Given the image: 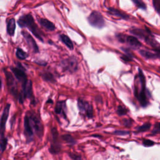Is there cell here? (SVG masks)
I'll use <instances>...</instances> for the list:
<instances>
[{
    "mask_svg": "<svg viewBox=\"0 0 160 160\" xmlns=\"http://www.w3.org/2000/svg\"><path fill=\"white\" fill-rule=\"evenodd\" d=\"M142 144L146 147H150V146H153L154 142L150 139H144L142 141Z\"/></svg>",
    "mask_w": 160,
    "mask_h": 160,
    "instance_id": "cell-31",
    "label": "cell"
},
{
    "mask_svg": "<svg viewBox=\"0 0 160 160\" xmlns=\"http://www.w3.org/2000/svg\"><path fill=\"white\" fill-rule=\"evenodd\" d=\"M89 23L93 27L102 28L104 26V20L102 14L96 11H92L88 17Z\"/></svg>",
    "mask_w": 160,
    "mask_h": 160,
    "instance_id": "cell-6",
    "label": "cell"
},
{
    "mask_svg": "<svg viewBox=\"0 0 160 160\" xmlns=\"http://www.w3.org/2000/svg\"><path fill=\"white\" fill-rule=\"evenodd\" d=\"M134 4L139 8L142 9H146V4L141 1V0H132Z\"/></svg>",
    "mask_w": 160,
    "mask_h": 160,
    "instance_id": "cell-27",
    "label": "cell"
},
{
    "mask_svg": "<svg viewBox=\"0 0 160 160\" xmlns=\"http://www.w3.org/2000/svg\"><path fill=\"white\" fill-rule=\"evenodd\" d=\"M152 133L153 134H155L157 133H160V122L156 124V125L154 126V128L152 130Z\"/></svg>",
    "mask_w": 160,
    "mask_h": 160,
    "instance_id": "cell-32",
    "label": "cell"
},
{
    "mask_svg": "<svg viewBox=\"0 0 160 160\" xmlns=\"http://www.w3.org/2000/svg\"><path fill=\"white\" fill-rule=\"evenodd\" d=\"M11 104H7L3 110L1 118V137H4V132L6 128V123L9 116V109H10Z\"/></svg>",
    "mask_w": 160,
    "mask_h": 160,
    "instance_id": "cell-13",
    "label": "cell"
},
{
    "mask_svg": "<svg viewBox=\"0 0 160 160\" xmlns=\"http://www.w3.org/2000/svg\"><path fill=\"white\" fill-rule=\"evenodd\" d=\"M41 76L42 78L46 81H49L51 82H55V79L53 76V75L49 72H43L41 74Z\"/></svg>",
    "mask_w": 160,
    "mask_h": 160,
    "instance_id": "cell-23",
    "label": "cell"
},
{
    "mask_svg": "<svg viewBox=\"0 0 160 160\" xmlns=\"http://www.w3.org/2000/svg\"><path fill=\"white\" fill-rule=\"evenodd\" d=\"M138 78L140 82V89L137 87H134V96L139 101L142 107H146L148 103L146 93V81L145 78L141 69H139Z\"/></svg>",
    "mask_w": 160,
    "mask_h": 160,
    "instance_id": "cell-2",
    "label": "cell"
},
{
    "mask_svg": "<svg viewBox=\"0 0 160 160\" xmlns=\"http://www.w3.org/2000/svg\"><path fill=\"white\" fill-rule=\"evenodd\" d=\"M7 143H8V139L4 137H1V152H2L3 151H4V150L6 148V146H7Z\"/></svg>",
    "mask_w": 160,
    "mask_h": 160,
    "instance_id": "cell-26",
    "label": "cell"
},
{
    "mask_svg": "<svg viewBox=\"0 0 160 160\" xmlns=\"http://www.w3.org/2000/svg\"><path fill=\"white\" fill-rule=\"evenodd\" d=\"M32 82L31 80H28L25 84L22 85V91L20 92V96L18 99L20 103H23L25 99L31 98L32 95Z\"/></svg>",
    "mask_w": 160,
    "mask_h": 160,
    "instance_id": "cell-8",
    "label": "cell"
},
{
    "mask_svg": "<svg viewBox=\"0 0 160 160\" xmlns=\"http://www.w3.org/2000/svg\"><path fill=\"white\" fill-rule=\"evenodd\" d=\"M61 149V145L59 141L58 133L56 128H52L51 131V140L49 151L52 154H58Z\"/></svg>",
    "mask_w": 160,
    "mask_h": 160,
    "instance_id": "cell-5",
    "label": "cell"
},
{
    "mask_svg": "<svg viewBox=\"0 0 160 160\" xmlns=\"http://www.w3.org/2000/svg\"><path fill=\"white\" fill-rule=\"evenodd\" d=\"M122 123L124 126H131L132 125V121L131 120V119H124L122 120Z\"/></svg>",
    "mask_w": 160,
    "mask_h": 160,
    "instance_id": "cell-33",
    "label": "cell"
},
{
    "mask_svg": "<svg viewBox=\"0 0 160 160\" xmlns=\"http://www.w3.org/2000/svg\"><path fill=\"white\" fill-rule=\"evenodd\" d=\"M109 13L113 16H115L116 17H118L124 19H128L129 18V16L127 14L112 8H109Z\"/></svg>",
    "mask_w": 160,
    "mask_h": 160,
    "instance_id": "cell-19",
    "label": "cell"
},
{
    "mask_svg": "<svg viewBox=\"0 0 160 160\" xmlns=\"http://www.w3.org/2000/svg\"><path fill=\"white\" fill-rule=\"evenodd\" d=\"M154 51L156 52V54L158 55V58L160 59V46L156 48H154Z\"/></svg>",
    "mask_w": 160,
    "mask_h": 160,
    "instance_id": "cell-35",
    "label": "cell"
},
{
    "mask_svg": "<svg viewBox=\"0 0 160 160\" xmlns=\"http://www.w3.org/2000/svg\"><path fill=\"white\" fill-rule=\"evenodd\" d=\"M152 4L156 12L160 14V0H152Z\"/></svg>",
    "mask_w": 160,
    "mask_h": 160,
    "instance_id": "cell-29",
    "label": "cell"
},
{
    "mask_svg": "<svg viewBox=\"0 0 160 160\" xmlns=\"http://www.w3.org/2000/svg\"><path fill=\"white\" fill-rule=\"evenodd\" d=\"M78 107L82 114H84L89 118L92 117L93 111L92 105L86 100L79 98L78 101Z\"/></svg>",
    "mask_w": 160,
    "mask_h": 160,
    "instance_id": "cell-7",
    "label": "cell"
},
{
    "mask_svg": "<svg viewBox=\"0 0 160 160\" xmlns=\"http://www.w3.org/2000/svg\"><path fill=\"white\" fill-rule=\"evenodd\" d=\"M130 32L134 35L135 36L140 38V39H143L144 40L146 39V38L151 34V32L149 31L148 29L146 28V31H144L143 29H139V28H132V29L130 30Z\"/></svg>",
    "mask_w": 160,
    "mask_h": 160,
    "instance_id": "cell-14",
    "label": "cell"
},
{
    "mask_svg": "<svg viewBox=\"0 0 160 160\" xmlns=\"http://www.w3.org/2000/svg\"><path fill=\"white\" fill-rule=\"evenodd\" d=\"M16 57L21 60H24L26 59L28 57V54L21 48L17 49L16 51Z\"/></svg>",
    "mask_w": 160,
    "mask_h": 160,
    "instance_id": "cell-24",
    "label": "cell"
},
{
    "mask_svg": "<svg viewBox=\"0 0 160 160\" xmlns=\"http://www.w3.org/2000/svg\"><path fill=\"white\" fill-rule=\"evenodd\" d=\"M11 69L14 75L15 76V78L20 82H21L22 85L27 82L28 79H27L26 74L23 70V68L22 67V66H20V68H11Z\"/></svg>",
    "mask_w": 160,
    "mask_h": 160,
    "instance_id": "cell-12",
    "label": "cell"
},
{
    "mask_svg": "<svg viewBox=\"0 0 160 160\" xmlns=\"http://www.w3.org/2000/svg\"><path fill=\"white\" fill-rule=\"evenodd\" d=\"M4 74L6 76V79L8 88V89H9L10 93L12 96H14V98L19 99V96H20V92H18L17 83L15 81V79L14 78L13 76L9 72H8L7 70L4 69Z\"/></svg>",
    "mask_w": 160,
    "mask_h": 160,
    "instance_id": "cell-3",
    "label": "cell"
},
{
    "mask_svg": "<svg viewBox=\"0 0 160 160\" xmlns=\"http://www.w3.org/2000/svg\"><path fill=\"white\" fill-rule=\"evenodd\" d=\"M24 134H25L26 140L28 142H30L31 141H32L33 138L34 131L30 122L29 118L27 114L24 117Z\"/></svg>",
    "mask_w": 160,
    "mask_h": 160,
    "instance_id": "cell-9",
    "label": "cell"
},
{
    "mask_svg": "<svg viewBox=\"0 0 160 160\" xmlns=\"http://www.w3.org/2000/svg\"><path fill=\"white\" fill-rule=\"evenodd\" d=\"M21 34H22L23 38H24V39L26 40L29 47L33 51V52L35 53L38 52L39 48H38L35 40L32 38V36L26 31H22Z\"/></svg>",
    "mask_w": 160,
    "mask_h": 160,
    "instance_id": "cell-11",
    "label": "cell"
},
{
    "mask_svg": "<svg viewBox=\"0 0 160 160\" xmlns=\"http://www.w3.org/2000/svg\"><path fill=\"white\" fill-rule=\"evenodd\" d=\"M139 54L146 59H156L158 58V55L156 53L152 52L146 50L139 51Z\"/></svg>",
    "mask_w": 160,
    "mask_h": 160,
    "instance_id": "cell-21",
    "label": "cell"
},
{
    "mask_svg": "<svg viewBox=\"0 0 160 160\" xmlns=\"http://www.w3.org/2000/svg\"><path fill=\"white\" fill-rule=\"evenodd\" d=\"M117 113H118V114L119 115V116H123V115H125V114H127V112H128V110L125 108H124V107H122V106H121V105H119L118 107V109H117Z\"/></svg>",
    "mask_w": 160,
    "mask_h": 160,
    "instance_id": "cell-28",
    "label": "cell"
},
{
    "mask_svg": "<svg viewBox=\"0 0 160 160\" xmlns=\"http://www.w3.org/2000/svg\"><path fill=\"white\" fill-rule=\"evenodd\" d=\"M62 139L66 142L70 146H73L76 143V140L73 138V137L69 134H63L61 136Z\"/></svg>",
    "mask_w": 160,
    "mask_h": 160,
    "instance_id": "cell-22",
    "label": "cell"
},
{
    "mask_svg": "<svg viewBox=\"0 0 160 160\" xmlns=\"http://www.w3.org/2000/svg\"><path fill=\"white\" fill-rule=\"evenodd\" d=\"M39 22L41 25V26H42L43 28H44L46 29L48 31H54L55 29L54 24L52 22L49 21L46 19L41 18L39 20Z\"/></svg>",
    "mask_w": 160,
    "mask_h": 160,
    "instance_id": "cell-17",
    "label": "cell"
},
{
    "mask_svg": "<svg viewBox=\"0 0 160 160\" xmlns=\"http://www.w3.org/2000/svg\"><path fill=\"white\" fill-rule=\"evenodd\" d=\"M69 156L72 159H81V156L77 155V154H76L74 153H69Z\"/></svg>",
    "mask_w": 160,
    "mask_h": 160,
    "instance_id": "cell-34",
    "label": "cell"
},
{
    "mask_svg": "<svg viewBox=\"0 0 160 160\" xmlns=\"http://www.w3.org/2000/svg\"><path fill=\"white\" fill-rule=\"evenodd\" d=\"M27 115L29 118L30 122L31 124V126L33 128L35 134L39 137L41 136L42 135L43 127L40 120V118L35 113L33 112H29V114Z\"/></svg>",
    "mask_w": 160,
    "mask_h": 160,
    "instance_id": "cell-4",
    "label": "cell"
},
{
    "mask_svg": "<svg viewBox=\"0 0 160 160\" xmlns=\"http://www.w3.org/2000/svg\"><path fill=\"white\" fill-rule=\"evenodd\" d=\"M126 41L129 45V46L134 49H138L141 46L140 41L134 36H128L126 37Z\"/></svg>",
    "mask_w": 160,
    "mask_h": 160,
    "instance_id": "cell-16",
    "label": "cell"
},
{
    "mask_svg": "<svg viewBox=\"0 0 160 160\" xmlns=\"http://www.w3.org/2000/svg\"><path fill=\"white\" fill-rule=\"evenodd\" d=\"M113 133L117 136H125V135L129 134V132L124 131V130H116V131H114Z\"/></svg>",
    "mask_w": 160,
    "mask_h": 160,
    "instance_id": "cell-30",
    "label": "cell"
},
{
    "mask_svg": "<svg viewBox=\"0 0 160 160\" xmlns=\"http://www.w3.org/2000/svg\"><path fill=\"white\" fill-rule=\"evenodd\" d=\"M54 111L56 114H60L63 116L64 118H66V101H59L56 103L55 108H54Z\"/></svg>",
    "mask_w": 160,
    "mask_h": 160,
    "instance_id": "cell-15",
    "label": "cell"
},
{
    "mask_svg": "<svg viewBox=\"0 0 160 160\" xmlns=\"http://www.w3.org/2000/svg\"><path fill=\"white\" fill-rule=\"evenodd\" d=\"M18 23L21 28H28L38 39L43 41V34L35 23L31 14H28L21 16L18 21Z\"/></svg>",
    "mask_w": 160,
    "mask_h": 160,
    "instance_id": "cell-1",
    "label": "cell"
},
{
    "mask_svg": "<svg viewBox=\"0 0 160 160\" xmlns=\"http://www.w3.org/2000/svg\"><path fill=\"white\" fill-rule=\"evenodd\" d=\"M62 66L65 71L72 72L78 69V61L74 58H69L62 61Z\"/></svg>",
    "mask_w": 160,
    "mask_h": 160,
    "instance_id": "cell-10",
    "label": "cell"
},
{
    "mask_svg": "<svg viewBox=\"0 0 160 160\" xmlns=\"http://www.w3.org/2000/svg\"><path fill=\"white\" fill-rule=\"evenodd\" d=\"M15 29H16L15 20L14 19L11 18L8 20L7 23V32L8 34L11 36H12L14 34Z\"/></svg>",
    "mask_w": 160,
    "mask_h": 160,
    "instance_id": "cell-18",
    "label": "cell"
},
{
    "mask_svg": "<svg viewBox=\"0 0 160 160\" xmlns=\"http://www.w3.org/2000/svg\"><path fill=\"white\" fill-rule=\"evenodd\" d=\"M60 39L62 41V42L71 50H72L74 48L73 44L70 39V38L66 34H61L60 35Z\"/></svg>",
    "mask_w": 160,
    "mask_h": 160,
    "instance_id": "cell-20",
    "label": "cell"
},
{
    "mask_svg": "<svg viewBox=\"0 0 160 160\" xmlns=\"http://www.w3.org/2000/svg\"><path fill=\"white\" fill-rule=\"evenodd\" d=\"M151 124L149 122H146L143 124L142 125L138 126V128H136V130L137 132H145L147 131L148 130H149L151 128Z\"/></svg>",
    "mask_w": 160,
    "mask_h": 160,
    "instance_id": "cell-25",
    "label": "cell"
}]
</instances>
